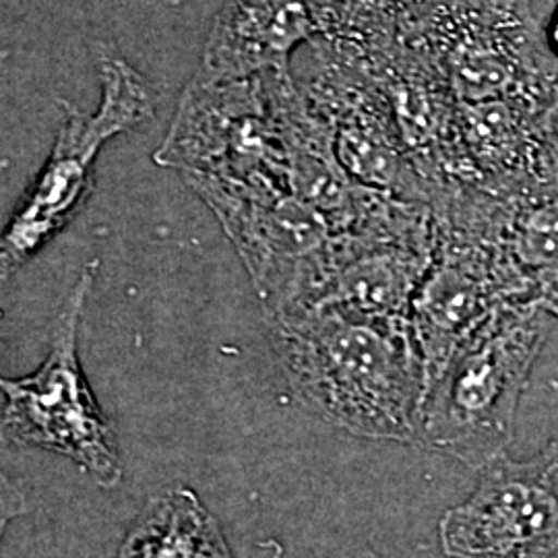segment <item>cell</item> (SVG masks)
Returning a JSON list of instances; mask_svg holds the SVG:
<instances>
[{"label":"cell","mask_w":558,"mask_h":558,"mask_svg":"<svg viewBox=\"0 0 558 558\" xmlns=\"http://www.w3.org/2000/svg\"><path fill=\"white\" fill-rule=\"evenodd\" d=\"M94 276L96 265H87L62 302L48 356L38 371L20 379L0 377L4 396L0 437L64 456L101 486H117L122 476L119 445L83 375L77 350L81 317Z\"/></svg>","instance_id":"5"},{"label":"cell","mask_w":558,"mask_h":558,"mask_svg":"<svg viewBox=\"0 0 558 558\" xmlns=\"http://www.w3.org/2000/svg\"><path fill=\"white\" fill-rule=\"evenodd\" d=\"M548 131H550V135H553V140H555V145L558 147V104L553 108V112H550V117H548Z\"/></svg>","instance_id":"15"},{"label":"cell","mask_w":558,"mask_h":558,"mask_svg":"<svg viewBox=\"0 0 558 558\" xmlns=\"http://www.w3.org/2000/svg\"><path fill=\"white\" fill-rule=\"evenodd\" d=\"M100 80L94 114L60 100L64 117L50 158L0 232V279L15 276L80 214L94 191L101 147L154 117V92L131 62L101 60Z\"/></svg>","instance_id":"4"},{"label":"cell","mask_w":558,"mask_h":558,"mask_svg":"<svg viewBox=\"0 0 558 558\" xmlns=\"http://www.w3.org/2000/svg\"><path fill=\"white\" fill-rule=\"evenodd\" d=\"M449 558H553L558 553V439L536 458L502 453L474 493L439 521Z\"/></svg>","instance_id":"8"},{"label":"cell","mask_w":558,"mask_h":558,"mask_svg":"<svg viewBox=\"0 0 558 558\" xmlns=\"http://www.w3.org/2000/svg\"><path fill=\"white\" fill-rule=\"evenodd\" d=\"M114 558H234L218 519L191 488L147 500Z\"/></svg>","instance_id":"10"},{"label":"cell","mask_w":558,"mask_h":558,"mask_svg":"<svg viewBox=\"0 0 558 558\" xmlns=\"http://www.w3.org/2000/svg\"><path fill=\"white\" fill-rule=\"evenodd\" d=\"M319 36L339 52L373 59L412 40L418 23L414 0H308Z\"/></svg>","instance_id":"11"},{"label":"cell","mask_w":558,"mask_h":558,"mask_svg":"<svg viewBox=\"0 0 558 558\" xmlns=\"http://www.w3.org/2000/svg\"><path fill=\"white\" fill-rule=\"evenodd\" d=\"M267 327L306 410L362 439L418 440L426 377L410 320L323 304Z\"/></svg>","instance_id":"1"},{"label":"cell","mask_w":558,"mask_h":558,"mask_svg":"<svg viewBox=\"0 0 558 558\" xmlns=\"http://www.w3.org/2000/svg\"><path fill=\"white\" fill-rule=\"evenodd\" d=\"M546 44H548L550 52L558 59V4L546 23Z\"/></svg>","instance_id":"14"},{"label":"cell","mask_w":558,"mask_h":558,"mask_svg":"<svg viewBox=\"0 0 558 558\" xmlns=\"http://www.w3.org/2000/svg\"><path fill=\"white\" fill-rule=\"evenodd\" d=\"M437 251L410 308L426 389L480 325L536 290L490 226L472 218H435Z\"/></svg>","instance_id":"7"},{"label":"cell","mask_w":558,"mask_h":558,"mask_svg":"<svg viewBox=\"0 0 558 558\" xmlns=\"http://www.w3.org/2000/svg\"><path fill=\"white\" fill-rule=\"evenodd\" d=\"M27 513V500L23 497L17 484L0 470V544L4 532L13 519Z\"/></svg>","instance_id":"12"},{"label":"cell","mask_w":558,"mask_h":558,"mask_svg":"<svg viewBox=\"0 0 558 558\" xmlns=\"http://www.w3.org/2000/svg\"><path fill=\"white\" fill-rule=\"evenodd\" d=\"M414 2H416L420 23L435 15H474L484 0H414Z\"/></svg>","instance_id":"13"},{"label":"cell","mask_w":558,"mask_h":558,"mask_svg":"<svg viewBox=\"0 0 558 558\" xmlns=\"http://www.w3.org/2000/svg\"><path fill=\"white\" fill-rule=\"evenodd\" d=\"M302 100L290 73L226 81L195 75L154 160L186 182L290 189L292 135Z\"/></svg>","instance_id":"3"},{"label":"cell","mask_w":558,"mask_h":558,"mask_svg":"<svg viewBox=\"0 0 558 558\" xmlns=\"http://www.w3.org/2000/svg\"><path fill=\"white\" fill-rule=\"evenodd\" d=\"M546 315L525 300L484 320L426 389L416 442L480 470L507 453L546 339Z\"/></svg>","instance_id":"2"},{"label":"cell","mask_w":558,"mask_h":558,"mask_svg":"<svg viewBox=\"0 0 558 558\" xmlns=\"http://www.w3.org/2000/svg\"><path fill=\"white\" fill-rule=\"evenodd\" d=\"M319 38L308 0H223L197 75L211 81L290 73L300 46Z\"/></svg>","instance_id":"9"},{"label":"cell","mask_w":558,"mask_h":558,"mask_svg":"<svg viewBox=\"0 0 558 558\" xmlns=\"http://www.w3.org/2000/svg\"><path fill=\"white\" fill-rule=\"evenodd\" d=\"M216 214L260 300L265 320L306 311L319 296L336 232L313 205L278 184H189Z\"/></svg>","instance_id":"6"},{"label":"cell","mask_w":558,"mask_h":558,"mask_svg":"<svg viewBox=\"0 0 558 558\" xmlns=\"http://www.w3.org/2000/svg\"><path fill=\"white\" fill-rule=\"evenodd\" d=\"M548 313H550V315H555V317H557L558 319V306H555V308H550Z\"/></svg>","instance_id":"16"}]
</instances>
